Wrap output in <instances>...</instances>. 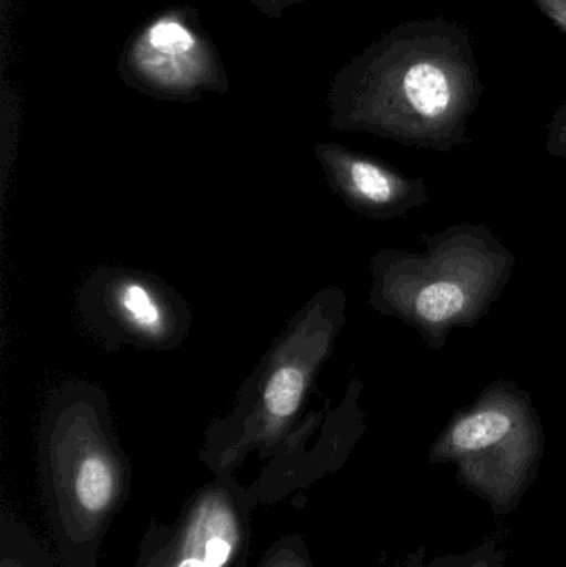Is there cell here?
I'll return each instance as SVG.
<instances>
[{
  "label": "cell",
  "instance_id": "1",
  "mask_svg": "<svg viewBox=\"0 0 566 567\" xmlns=\"http://www.w3.org/2000/svg\"><path fill=\"white\" fill-rule=\"evenodd\" d=\"M484 83L467 27L444 17L401 23L366 53L346 89L342 126L451 153L471 145Z\"/></svg>",
  "mask_w": 566,
  "mask_h": 567
},
{
  "label": "cell",
  "instance_id": "2",
  "mask_svg": "<svg viewBox=\"0 0 566 567\" xmlns=\"http://www.w3.org/2000/svg\"><path fill=\"white\" fill-rule=\"evenodd\" d=\"M37 468L59 567H96L100 549L132 492L105 399L89 386L63 390L47 406Z\"/></svg>",
  "mask_w": 566,
  "mask_h": 567
},
{
  "label": "cell",
  "instance_id": "3",
  "mask_svg": "<svg viewBox=\"0 0 566 567\" xmlns=\"http://www.w3.org/2000/svg\"><path fill=\"white\" fill-rule=\"evenodd\" d=\"M421 241L422 252L385 248L372 256L369 306L439 352L455 329H472L491 312L517 258L487 226L472 223L424 233Z\"/></svg>",
  "mask_w": 566,
  "mask_h": 567
},
{
  "label": "cell",
  "instance_id": "4",
  "mask_svg": "<svg viewBox=\"0 0 566 567\" xmlns=\"http://www.w3.org/2000/svg\"><path fill=\"white\" fill-rule=\"evenodd\" d=\"M346 322L341 289L319 292L292 320L253 375L235 410L209 426L199 460L215 475L235 473L246 456L278 455L295 436L311 383Z\"/></svg>",
  "mask_w": 566,
  "mask_h": 567
},
{
  "label": "cell",
  "instance_id": "5",
  "mask_svg": "<svg viewBox=\"0 0 566 567\" xmlns=\"http://www.w3.org/2000/svg\"><path fill=\"white\" fill-rule=\"evenodd\" d=\"M258 493L235 473L196 489L172 523L169 567H238L249 559Z\"/></svg>",
  "mask_w": 566,
  "mask_h": 567
},
{
  "label": "cell",
  "instance_id": "6",
  "mask_svg": "<svg viewBox=\"0 0 566 567\" xmlns=\"http://www.w3.org/2000/svg\"><path fill=\"white\" fill-rule=\"evenodd\" d=\"M83 309L96 332L119 342L168 349L185 336V307L162 284L130 271L86 286Z\"/></svg>",
  "mask_w": 566,
  "mask_h": 567
},
{
  "label": "cell",
  "instance_id": "7",
  "mask_svg": "<svg viewBox=\"0 0 566 567\" xmlns=\"http://www.w3.org/2000/svg\"><path fill=\"white\" fill-rule=\"evenodd\" d=\"M331 188L352 212L374 221L402 218L431 202L421 176H408L374 156L328 145L318 150Z\"/></svg>",
  "mask_w": 566,
  "mask_h": 567
},
{
  "label": "cell",
  "instance_id": "8",
  "mask_svg": "<svg viewBox=\"0 0 566 567\" xmlns=\"http://www.w3.org/2000/svg\"><path fill=\"white\" fill-rule=\"evenodd\" d=\"M135 52L140 70L159 85L178 89L198 80V40L176 20L163 19L153 23Z\"/></svg>",
  "mask_w": 566,
  "mask_h": 567
},
{
  "label": "cell",
  "instance_id": "9",
  "mask_svg": "<svg viewBox=\"0 0 566 567\" xmlns=\"http://www.w3.org/2000/svg\"><path fill=\"white\" fill-rule=\"evenodd\" d=\"M172 525L153 518L140 542L138 558L133 567H169Z\"/></svg>",
  "mask_w": 566,
  "mask_h": 567
},
{
  "label": "cell",
  "instance_id": "10",
  "mask_svg": "<svg viewBox=\"0 0 566 567\" xmlns=\"http://www.w3.org/2000/svg\"><path fill=\"white\" fill-rule=\"evenodd\" d=\"M256 567H315L308 543L302 536L286 535L269 546Z\"/></svg>",
  "mask_w": 566,
  "mask_h": 567
},
{
  "label": "cell",
  "instance_id": "11",
  "mask_svg": "<svg viewBox=\"0 0 566 567\" xmlns=\"http://www.w3.org/2000/svg\"><path fill=\"white\" fill-rule=\"evenodd\" d=\"M547 152L554 158L566 159V102L555 112L548 123Z\"/></svg>",
  "mask_w": 566,
  "mask_h": 567
},
{
  "label": "cell",
  "instance_id": "12",
  "mask_svg": "<svg viewBox=\"0 0 566 567\" xmlns=\"http://www.w3.org/2000/svg\"><path fill=\"white\" fill-rule=\"evenodd\" d=\"M541 12L566 33V0H534Z\"/></svg>",
  "mask_w": 566,
  "mask_h": 567
}]
</instances>
